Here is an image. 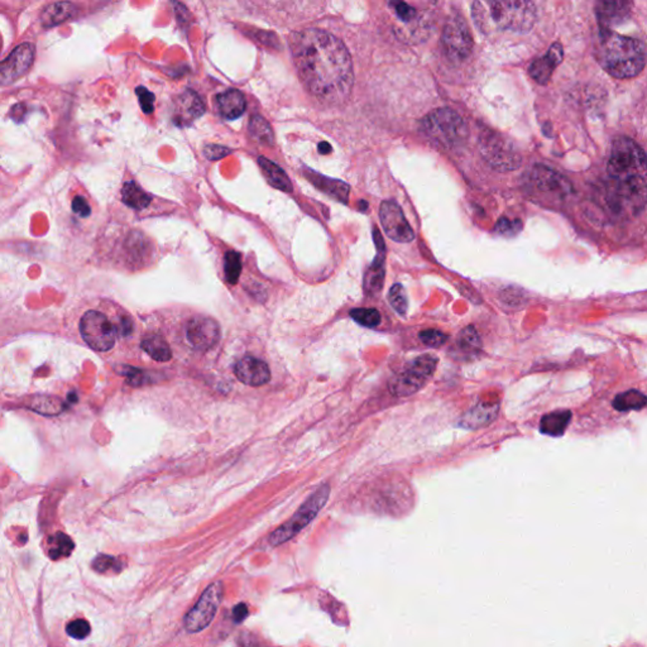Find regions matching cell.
Returning a JSON list of instances; mask_svg holds the SVG:
<instances>
[{
    "mask_svg": "<svg viewBox=\"0 0 647 647\" xmlns=\"http://www.w3.org/2000/svg\"><path fill=\"white\" fill-rule=\"evenodd\" d=\"M296 69L319 100H346L354 84L352 57L339 38L321 29H303L290 38Z\"/></svg>",
    "mask_w": 647,
    "mask_h": 647,
    "instance_id": "obj_1",
    "label": "cell"
},
{
    "mask_svg": "<svg viewBox=\"0 0 647 647\" xmlns=\"http://www.w3.org/2000/svg\"><path fill=\"white\" fill-rule=\"evenodd\" d=\"M603 190L607 209L617 218L639 215L646 208L647 156L631 138L612 143Z\"/></svg>",
    "mask_w": 647,
    "mask_h": 647,
    "instance_id": "obj_2",
    "label": "cell"
},
{
    "mask_svg": "<svg viewBox=\"0 0 647 647\" xmlns=\"http://www.w3.org/2000/svg\"><path fill=\"white\" fill-rule=\"evenodd\" d=\"M598 60L613 78L631 79L637 76L646 65V46L635 37L601 28Z\"/></svg>",
    "mask_w": 647,
    "mask_h": 647,
    "instance_id": "obj_3",
    "label": "cell"
},
{
    "mask_svg": "<svg viewBox=\"0 0 647 647\" xmlns=\"http://www.w3.org/2000/svg\"><path fill=\"white\" fill-rule=\"evenodd\" d=\"M538 18L536 6L531 1H488L473 3V19L477 27L486 32L489 26L526 33Z\"/></svg>",
    "mask_w": 647,
    "mask_h": 647,
    "instance_id": "obj_4",
    "label": "cell"
},
{
    "mask_svg": "<svg viewBox=\"0 0 647 647\" xmlns=\"http://www.w3.org/2000/svg\"><path fill=\"white\" fill-rule=\"evenodd\" d=\"M423 130L429 137L447 148L459 147L468 138L467 124L457 112L449 108L436 109L425 116Z\"/></svg>",
    "mask_w": 647,
    "mask_h": 647,
    "instance_id": "obj_5",
    "label": "cell"
},
{
    "mask_svg": "<svg viewBox=\"0 0 647 647\" xmlns=\"http://www.w3.org/2000/svg\"><path fill=\"white\" fill-rule=\"evenodd\" d=\"M330 496V486L324 483L311 496L302 504L301 507L297 510L295 515L288 520L286 524L274 530L269 535V544L272 547H278L288 540L295 538L299 532H301L310 522L317 517L319 512L323 510L324 506L328 502Z\"/></svg>",
    "mask_w": 647,
    "mask_h": 647,
    "instance_id": "obj_6",
    "label": "cell"
},
{
    "mask_svg": "<svg viewBox=\"0 0 647 647\" xmlns=\"http://www.w3.org/2000/svg\"><path fill=\"white\" fill-rule=\"evenodd\" d=\"M438 357L423 354L407 363L400 373L389 381V391L395 397H407L418 392L432 380L438 367Z\"/></svg>",
    "mask_w": 647,
    "mask_h": 647,
    "instance_id": "obj_7",
    "label": "cell"
},
{
    "mask_svg": "<svg viewBox=\"0 0 647 647\" xmlns=\"http://www.w3.org/2000/svg\"><path fill=\"white\" fill-rule=\"evenodd\" d=\"M80 333L87 346L94 351L108 352L116 346L118 329L99 311L90 310L81 317Z\"/></svg>",
    "mask_w": 647,
    "mask_h": 647,
    "instance_id": "obj_8",
    "label": "cell"
},
{
    "mask_svg": "<svg viewBox=\"0 0 647 647\" xmlns=\"http://www.w3.org/2000/svg\"><path fill=\"white\" fill-rule=\"evenodd\" d=\"M479 148L489 165L498 171L516 170L521 165V156L512 143L496 132L488 130L479 138Z\"/></svg>",
    "mask_w": 647,
    "mask_h": 647,
    "instance_id": "obj_9",
    "label": "cell"
},
{
    "mask_svg": "<svg viewBox=\"0 0 647 647\" xmlns=\"http://www.w3.org/2000/svg\"><path fill=\"white\" fill-rule=\"evenodd\" d=\"M223 593L222 583H213L209 585L197 603L186 614L185 627L187 632H200L213 622L223 601Z\"/></svg>",
    "mask_w": 647,
    "mask_h": 647,
    "instance_id": "obj_10",
    "label": "cell"
},
{
    "mask_svg": "<svg viewBox=\"0 0 647 647\" xmlns=\"http://www.w3.org/2000/svg\"><path fill=\"white\" fill-rule=\"evenodd\" d=\"M443 47L447 58L453 62L466 61L473 48L472 36L466 21L457 15L446 22L443 30Z\"/></svg>",
    "mask_w": 647,
    "mask_h": 647,
    "instance_id": "obj_11",
    "label": "cell"
},
{
    "mask_svg": "<svg viewBox=\"0 0 647 647\" xmlns=\"http://www.w3.org/2000/svg\"><path fill=\"white\" fill-rule=\"evenodd\" d=\"M380 219L386 234L397 243H410L415 239V231L395 202H382Z\"/></svg>",
    "mask_w": 647,
    "mask_h": 647,
    "instance_id": "obj_12",
    "label": "cell"
},
{
    "mask_svg": "<svg viewBox=\"0 0 647 647\" xmlns=\"http://www.w3.org/2000/svg\"><path fill=\"white\" fill-rule=\"evenodd\" d=\"M186 338L195 349L209 351L214 348L220 339V326L210 317H193L186 325Z\"/></svg>",
    "mask_w": 647,
    "mask_h": 647,
    "instance_id": "obj_13",
    "label": "cell"
},
{
    "mask_svg": "<svg viewBox=\"0 0 647 647\" xmlns=\"http://www.w3.org/2000/svg\"><path fill=\"white\" fill-rule=\"evenodd\" d=\"M35 60V46L23 44L15 47L0 66V81L3 85L15 82L28 71Z\"/></svg>",
    "mask_w": 647,
    "mask_h": 647,
    "instance_id": "obj_14",
    "label": "cell"
},
{
    "mask_svg": "<svg viewBox=\"0 0 647 647\" xmlns=\"http://www.w3.org/2000/svg\"><path fill=\"white\" fill-rule=\"evenodd\" d=\"M234 373L239 381L251 387L263 386L271 380V371L266 362L251 355L238 360L234 366Z\"/></svg>",
    "mask_w": 647,
    "mask_h": 647,
    "instance_id": "obj_15",
    "label": "cell"
},
{
    "mask_svg": "<svg viewBox=\"0 0 647 647\" xmlns=\"http://www.w3.org/2000/svg\"><path fill=\"white\" fill-rule=\"evenodd\" d=\"M374 239L378 248V254L364 276V291L369 296L377 295L378 292H381L383 283H384V274H386L384 245H383V239L375 229H374Z\"/></svg>",
    "mask_w": 647,
    "mask_h": 647,
    "instance_id": "obj_16",
    "label": "cell"
},
{
    "mask_svg": "<svg viewBox=\"0 0 647 647\" xmlns=\"http://www.w3.org/2000/svg\"><path fill=\"white\" fill-rule=\"evenodd\" d=\"M564 57V50L560 44H554L547 51L544 57L538 58L530 66V75L536 82L545 85L549 82L556 66L560 64Z\"/></svg>",
    "mask_w": 647,
    "mask_h": 647,
    "instance_id": "obj_17",
    "label": "cell"
},
{
    "mask_svg": "<svg viewBox=\"0 0 647 647\" xmlns=\"http://www.w3.org/2000/svg\"><path fill=\"white\" fill-rule=\"evenodd\" d=\"M498 414H499V403L479 402L461 416L459 420V426L468 430H477L493 423L498 416Z\"/></svg>",
    "mask_w": 647,
    "mask_h": 647,
    "instance_id": "obj_18",
    "label": "cell"
},
{
    "mask_svg": "<svg viewBox=\"0 0 647 647\" xmlns=\"http://www.w3.org/2000/svg\"><path fill=\"white\" fill-rule=\"evenodd\" d=\"M204 113H205V105L202 103V98L195 91L187 90L185 93L181 94L176 101L175 116H176V121L182 124L194 122L195 119L200 118Z\"/></svg>",
    "mask_w": 647,
    "mask_h": 647,
    "instance_id": "obj_19",
    "label": "cell"
},
{
    "mask_svg": "<svg viewBox=\"0 0 647 647\" xmlns=\"http://www.w3.org/2000/svg\"><path fill=\"white\" fill-rule=\"evenodd\" d=\"M216 104L220 114L228 121H236L243 116L247 108L245 95L239 90H228L216 96Z\"/></svg>",
    "mask_w": 647,
    "mask_h": 647,
    "instance_id": "obj_20",
    "label": "cell"
},
{
    "mask_svg": "<svg viewBox=\"0 0 647 647\" xmlns=\"http://www.w3.org/2000/svg\"><path fill=\"white\" fill-rule=\"evenodd\" d=\"M532 181L535 186L539 188L542 193H549V194L565 195L568 193L567 190V181L561 180L560 176L554 171H550L547 167L538 166L533 173H532Z\"/></svg>",
    "mask_w": 647,
    "mask_h": 647,
    "instance_id": "obj_21",
    "label": "cell"
},
{
    "mask_svg": "<svg viewBox=\"0 0 647 647\" xmlns=\"http://www.w3.org/2000/svg\"><path fill=\"white\" fill-rule=\"evenodd\" d=\"M482 349V340L479 338L475 326H467L459 333L454 352L461 358H472Z\"/></svg>",
    "mask_w": 647,
    "mask_h": 647,
    "instance_id": "obj_22",
    "label": "cell"
},
{
    "mask_svg": "<svg viewBox=\"0 0 647 647\" xmlns=\"http://www.w3.org/2000/svg\"><path fill=\"white\" fill-rule=\"evenodd\" d=\"M258 165L271 186L278 188L283 193H292V190H294L292 184L288 179L286 172L281 168L280 166L276 165L274 162L269 161L266 157H259Z\"/></svg>",
    "mask_w": 647,
    "mask_h": 647,
    "instance_id": "obj_23",
    "label": "cell"
},
{
    "mask_svg": "<svg viewBox=\"0 0 647 647\" xmlns=\"http://www.w3.org/2000/svg\"><path fill=\"white\" fill-rule=\"evenodd\" d=\"M571 420V412L559 410L542 416L540 421V432L549 436H561Z\"/></svg>",
    "mask_w": 647,
    "mask_h": 647,
    "instance_id": "obj_24",
    "label": "cell"
},
{
    "mask_svg": "<svg viewBox=\"0 0 647 647\" xmlns=\"http://www.w3.org/2000/svg\"><path fill=\"white\" fill-rule=\"evenodd\" d=\"M306 176L317 188H320L324 193L331 195L333 197L338 199L344 204L348 202L351 188L343 181L331 180V179L325 177V176L314 173L312 171H310V173H308Z\"/></svg>",
    "mask_w": 647,
    "mask_h": 647,
    "instance_id": "obj_25",
    "label": "cell"
},
{
    "mask_svg": "<svg viewBox=\"0 0 647 647\" xmlns=\"http://www.w3.org/2000/svg\"><path fill=\"white\" fill-rule=\"evenodd\" d=\"M76 8L70 3H55L46 7L41 15V22L46 27H53L66 22L75 15Z\"/></svg>",
    "mask_w": 647,
    "mask_h": 647,
    "instance_id": "obj_26",
    "label": "cell"
},
{
    "mask_svg": "<svg viewBox=\"0 0 647 647\" xmlns=\"http://www.w3.org/2000/svg\"><path fill=\"white\" fill-rule=\"evenodd\" d=\"M141 346L152 360L157 362H168L172 358V352L168 343L159 335H148L142 340Z\"/></svg>",
    "mask_w": 647,
    "mask_h": 647,
    "instance_id": "obj_27",
    "label": "cell"
},
{
    "mask_svg": "<svg viewBox=\"0 0 647 647\" xmlns=\"http://www.w3.org/2000/svg\"><path fill=\"white\" fill-rule=\"evenodd\" d=\"M647 405V396L644 395L639 389H628L623 393L614 397L613 407L619 412L627 411H639L644 409Z\"/></svg>",
    "mask_w": 647,
    "mask_h": 647,
    "instance_id": "obj_28",
    "label": "cell"
},
{
    "mask_svg": "<svg viewBox=\"0 0 647 647\" xmlns=\"http://www.w3.org/2000/svg\"><path fill=\"white\" fill-rule=\"evenodd\" d=\"M122 202L134 210H143L151 202V196L144 193L136 182H125L122 187Z\"/></svg>",
    "mask_w": 647,
    "mask_h": 647,
    "instance_id": "obj_29",
    "label": "cell"
},
{
    "mask_svg": "<svg viewBox=\"0 0 647 647\" xmlns=\"http://www.w3.org/2000/svg\"><path fill=\"white\" fill-rule=\"evenodd\" d=\"M628 13L627 3H601L597 8V15L601 27H608L617 19H623Z\"/></svg>",
    "mask_w": 647,
    "mask_h": 647,
    "instance_id": "obj_30",
    "label": "cell"
},
{
    "mask_svg": "<svg viewBox=\"0 0 647 647\" xmlns=\"http://www.w3.org/2000/svg\"><path fill=\"white\" fill-rule=\"evenodd\" d=\"M48 556L52 560L67 558L73 551V541L62 532H56L47 541Z\"/></svg>",
    "mask_w": 647,
    "mask_h": 647,
    "instance_id": "obj_31",
    "label": "cell"
},
{
    "mask_svg": "<svg viewBox=\"0 0 647 647\" xmlns=\"http://www.w3.org/2000/svg\"><path fill=\"white\" fill-rule=\"evenodd\" d=\"M29 407L42 415H57L65 409L64 402L57 397L51 396H37L30 400Z\"/></svg>",
    "mask_w": 647,
    "mask_h": 647,
    "instance_id": "obj_32",
    "label": "cell"
},
{
    "mask_svg": "<svg viewBox=\"0 0 647 647\" xmlns=\"http://www.w3.org/2000/svg\"><path fill=\"white\" fill-rule=\"evenodd\" d=\"M249 132H251V136L260 143L268 144V145L274 144V130L265 118L259 116H252L249 122Z\"/></svg>",
    "mask_w": 647,
    "mask_h": 647,
    "instance_id": "obj_33",
    "label": "cell"
},
{
    "mask_svg": "<svg viewBox=\"0 0 647 647\" xmlns=\"http://www.w3.org/2000/svg\"><path fill=\"white\" fill-rule=\"evenodd\" d=\"M242 272V258L240 254L234 251L227 253L224 257V274L225 278L231 283L236 285Z\"/></svg>",
    "mask_w": 647,
    "mask_h": 647,
    "instance_id": "obj_34",
    "label": "cell"
},
{
    "mask_svg": "<svg viewBox=\"0 0 647 647\" xmlns=\"http://www.w3.org/2000/svg\"><path fill=\"white\" fill-rule=\"evenodd\" d=\"M351 317L355 323L366 328H375L381 323V314L375 309H367V308L353 309L351 311Z\"/></svg>",
    "mask_w": 647,
    "mask_h": 647,
    "instance_id": "obj_35",
    "label": "cell"
},
{
    "mask_svg": "<svg viewBox=\"0 0 647 647\" xmlns=\"http://www.w3.org/2000/svg\"><path fill=\"white\" fill-rule=\"evenodd\" d=\"M389 302L397 314L400 315L406 314V311L409 309V301H407V295L402 285L396 283L391 287L389 292Z\"/></svg>",
    "mask_w": 647,
    "mask_h": 647,
    "instance_id": "obj_36",
    "label": "cell"
},
{
    "mask_svg": "<svg viewBox=\"0 0 647 647\" xmlns=\"http://www.w3.org/2000/svg\"><path fill=\"white\" fill-rule=\"evenodd\" d=\"M93 569L95 571L100 574H107V573H118L122 569V562L118 560L116 558L109 556V555H99L95 560L93 561Z\"/></svg>",
    "mask_w": 647,
    "mask_h": 647,
    "instance_id": "obj_37",
    "label": "cell"
},
{
    "mask_svg": "<svg viewBox=\"0 0 647 647\" xmlns=\"http://www.w3.org/2000/svg\"><path fill=\"white\" fill-rule=\"evenodd\" d=\"M418 338L426 346L439 348V346L445 344L449 337L444 334L443 331L435 330V329H426V330L420 331Z\"/></svg>",
    "mask_w": 647,
    "mask_h": 647,
    "instance_id": "obj_38",
    "label": "cell"
},
{
    "mask_svg": "<svg viewBox=\"0 0 647 647\" xmlns=\"http://www.w3.org/2000/svg\"><path fill=\"white\" fill-rule=\"evenodd\" d=\"M66 632L72 639L82 640V639H85L89 636L90 625L85 619H75V621H72L71 623L67 625Z\"/></svg>",
    "mask_w": 647,
    "mask_h": 647,
    "instance_id": "obj_39",
    "label": "cell"
},
{
    "mask_svg": "<svg viewBox=\"0 0 647 647\" xmlns=\"http://www.w3.org/2000/svg\"><path fill=\"white\" fill-rule=\"evenodd\" d=\"M138 99H139V105L145 114H152L154 110V95L148 91L144 87H139L136 89Z\"/></svg>",
    "mask_w": 647,
    "mask_h": 647,
    "instance_id": "obj_40",
    "label": "cell"
},
{
    "mask_svg": "<svg viewBox=\"0 0 647 647\" xmlns=\"http://www.w3.org/2000/svg\"><path fill=\"white\" fill-rule=\"evenodd\" d=\"M497 231L504 236H511L516 234L521 229V223L520 222H511L508 219H501L497 224Z\"/></svg>",
    "mask_w": 647,
    "mask_h": 647,
    "instance_id": "obj_41",
    "label": "cell"
},
{
    "mask_svg": "<svg viewBox=\"0 0 647 647\" xmlns=\"http://www.w3.org/2000/svg\"><path fill=\"white\" fill-rule=\"evenodd\" d=\"M204 153L205 156L208 157L209 159H220L228 156L231 153V150L229 148H225V147H222V145H216V144H210V145H206L204 148Z\"/></svg>",
    "mask_w": 647,
    "mask_h": 647,
    "instance_id": "obj_42",
    "label": "cell"
},
{
    "mask_svg": "<svg viewBox=\"0 0 647 647\" xmlns=\"http://www.w3.org/2000/svg\"><path fill=\"white\" fill-rule=\"evenodd\" d=\"M72 210L76 215L81 216V218H87V216L91 214V209L89 206L87 200L81 196H76L73 197L72 200Z\"/></svg>",
    "mask_w": 647,
    "mask_h": 647,
    "instance_id": "obj_43",
    "label": "cell"
},
{
    "mask_svg": "<svg viewBox=\"0 0 647 647\" xmlns=\"http://www.w3.org/2000/svg\"><path fill=\"white\" fill-rule=\"evenodd\" d=\"M396 13L398 15V18L403 21V22H410L414 18H415V9H412L410 6H407L406 3H396Z\"/></svg>",
    "mask_w": 647,
    "mask_h": 647,
    "instance_id": "obj_44",
    "label": "cell"
},
{
    "mask_svg": "<svg viewBox=\"0 0 647 647\" xmlns=\"http://www.w3.org/2000/svg\"><path fill=\"white\" fill-rule=\"evenodd\" d=\"M128 371H123L122 373L128 378V381L132 384L134 386H138V384H143V372H141L137 368H127Z\"/></svg>",
    "mask_w": 647,
    "mask_h": 647,
    "instance_id": "obj_45",
    "label": "cell"
},
{
    "mask_svg": "<svg viewBox=\"0 0 647 647\" xmlns=\"http://www.w3.org/2000/svg\"><path fill=\"white\" fill-rule=\"evenodd\" d=\"M248 616V607L245 603H239L233 610V619L236 623L243 622Z\"/></svg>",
    "mask_w": 647,
    "mask_h": 647,
    "instance_id": "obj_46",
    "label": "cell"
},
{
    "mask_svg": "<svg viewBox=\"0 0 647 647\" xmlns=\"http://www.w3.org/2000/svg\"><path fill=\"white\" fill-rule=\"evenodd\" d=\"M118 329H119L118 331H119L121 335L127 337V335L130 334L132 330H133V329H132V321H130V319H122V320H121V325H119Z\"/></svg>",
    "mask_w": 647,
    "mask_h": 647,
    "instance_id": "obj_47",
    "label": "cell"
},
{
    "mask_svg": "<svg viewBox=\"0 0 647 647\" xmlns=\"http://www.w3.org/2000/svg\"><path fill=\"white\" fill-rule=\"evenodd\" d=\"M330 144L326 143V142H321V143L319 144V152H320V153L328 154V153H330Z\"/></svg>",
    "mask_w": 647,
    "mask_h": 647,
    "instance_id": "obj_48",
    "label": "cell"
}]
</instances>
